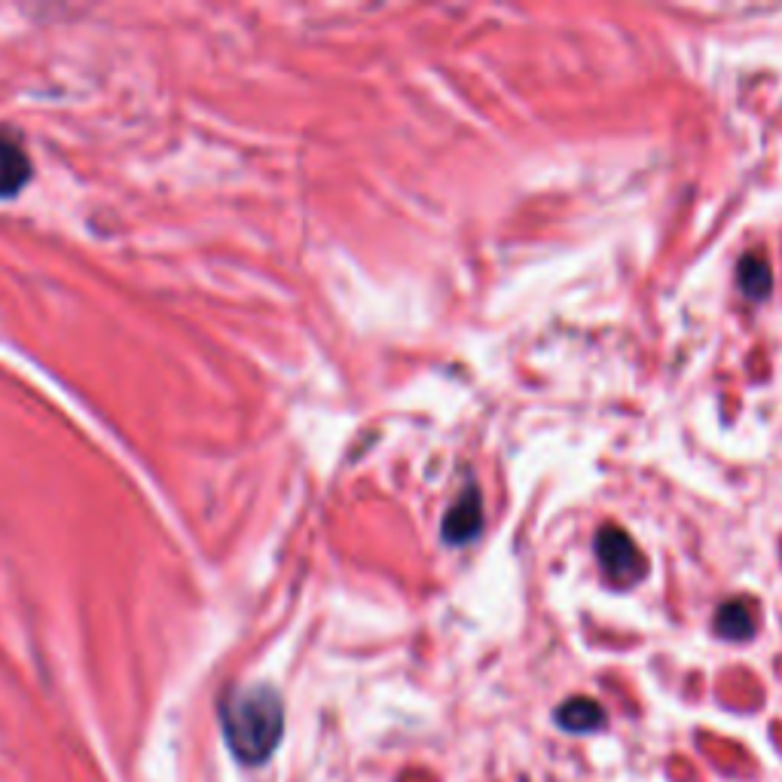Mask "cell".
I'll use <instances>...</instances> for the list:
<instances>
[{
    "instance_id": "6da1fadb",
    "label": "cell",
    "mask_w": 782,
    "mask_h": 782,
    "mask_svg": "<svg viewBox=\"0 0 782 782\" xmlns=\"http://www.w3.org/2000/svg\"><path fill=\"white\" fill-rule=\"evenodd\" d=\"M221 727L229 752L248 768L273 759L285 736V703L273 685H248L221 703Z\"/></svg>"
},
{
    "instance_id": "7a4b0ae2",
    "label": "cell",
    "mask_w": 782,
    "mask_h": 782,
    "mask_svg": "<svg viewBox=\"0 0 782 782\" xmlns=\"http://www.w3.org/2000/svg\"><path fill=\"white\" fill-rule=\"evenodd\" d=\"M596 559L608 575V581H615L617 587H633L648 575V563L642 557L639 545L615 522H608L596 532Z\"/></svg>"
},
{
    "instance_id": "3957f363",
    "label": "cell",
    "mask_w": 782,
    "mask_h": 782,
    "mask_svg": "<svg viewBox=\"0 0 782 782\" xmlns=\"http://www.w3.org/2000/svg\"><path fill=\"white\" fill-rule=\"evenodd\" d=\"M480 532H483V496L477 487H468L447 510V517L440 522V535L447 545L462 547L471 545Z\"/></svg>"
},
{
    "instance_id": "277c9868",
    "label": "cell",
    "mask_w": 782,
    "mask_h": 782,
    "mask_svg": "<svg viewBox=\"0 0 782 782\" xmlns=\"http://www.w3.org/2000/svg\"><path fill=\"white\" fill-rule=\"evenodd\" d=\"M712 627L727 642L752 639L755 629H759V605H755V599H749V596H734V599L719 605Z\"/></svg>"
},
{
    "instance_id": "5b68a950",
    "label": "cell",
    "mask_w": 782,
    "mask_h": 782,
    "mask_svg": "<svg viewBox=\"0 0 782 782\" xmlns=\"http://www.w3.org/2000/svg\"><path fill=\"white\" fill-rule=\"evenodd\" d=\"M31 178V159L25 154L22 141L10 135L7 129H0V196L10 199L22 190Z\"/></svg>"
},
{
    "instance_id": "8992f818",
    "label": "cell",
    "mask_w": 782,
    "mask_h": 782,
    "mask_svg": "<svg viewBox=\"0 0 782 782\" xmlns=\"http://www.w3.org/2000/svg\"><path fill=\"white\" fill-rule=\"evenodd\" d=\"M605 710L603 703H596L590 697H571L566 703H559L554 712V722L559 731L566 734H596L605 727Z\"/></svg>"
},
{
    "instance_id": "52a82bcc",
    "label": "cell",
    "mask_w": 782,
    "mask_h": 782,
    "mask_svg": "<svg viewBox=\"0 0 782 782\" xmlns=\"http://www.w3.org/2000/svg\"><path fill=\"white\" fill-rule=\"evenodd\" d=\"M736 285H740V294L752 300V303H761V300L771 296L773 273L771 263L764 261V254L752 251L746 257H740V263H736Z\"/></svg>"
}]
</instances>
